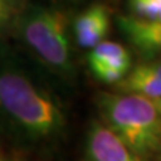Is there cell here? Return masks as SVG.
<instances>
[{"mask_svg":"<svg viewBox=\"0 0 161 161\" xmlns=\"http://www.w3.org/2000/svg\"><path fill=\"white\" fill-rule=\"evenodd\" d=\"M119 31L147 58L161 55V24L138 19L133 15L117 16Z\"/></svg>","mask_w":161,"mask_h":161,"instance_id":"52a82bcc","label":"cell"},{"mask_svg":"<svg viewBox=\"0 0 161 161\" xmlns=\"http://www.w3.org/2000/svg\"><path fill=\"white\" fill-rule=\"evenodd\" d=\"M86 154L89 161H145L98 121H94L87 132Z\"/></svg>","mask_w":161,"mask_h":161,"instance_id":"5b68a950","label":"cell"},{"mask_svg":"<svg viewBox=\"0 0 161 161\" xmlns=\"http://www.w3.org/2000/svg\"><path fill=\"white\" fill-rule=\"evenodd\" d=\"M129 6L133 16L153 22L161 11V0H129Z\"/></svg>","mask_w":161,"mask_h":161,"instance_id":"9c48e42d","label":"cell"},{"mask_svg":"<svg viewBox=\"0 0 161 161\" xmlns=\"http://www.w3.org/2000/svg\"><path fill=\"white\" fill-rule=\"evenodd\" d=\"M87 62L94 77L108 85H117L132 70L128 48L112 40H103L90 50Z\"/></svg>","mask_w":161,"mask_h":161,"instance_id":"277c9868","label":"cell"},{"mask_svg":"<svg viewBox=\"0 0 161 161\" xmlns=\"http://www.w3.org/2000/svg\"><path fill=\"white\" fill-rule=\"evenodd\" d=\"M110 28V11L105 4H93L77 15L73 22V32L78 46L95 47L103 42Z\"/></svg>","mask_w":161,"mask_h":161,"instance_id":"8992f818","label":"cell"},{"mask_svg":"<svg viewBox=\"0 0 161 161\" xmlns=\"http://www.w3.org/2000/svg\"><path fill=\"white\" fill-rule=\"evenodd\" d=\"M103 124L141 158L161 154V115L154 101L134 94L101 93Z\"/></svg>","mask_w":161,"mask_h":161,"instance_id":"7a4b0ae2","label":"cell"},{"mask_svg":"<svg viewBox=\"0 0 161 161\" xmlns=\"http://www.w3.org/2000/svg\"><path fill=\"white\" fill-rule=\"evenodd\" d=\"M0 161H23V160H19V158H11V157H3V156H0Z\"/></svg>","mask_w":161,"mask_h":161,"instance_id":"8fae6325","label":"cell"},{"mask_svg":"<svg viewBox=\"0 0 161 161\" xmlns=\"http://www.w3.org/2000/svg\"><path fill=\"white\" fill-rule=\"evenodd\" d=\"M0 108L35 141L57 140L67 125L57 99L12 67H0Z\"/></svg>","mask_w":161,"mask_h":161,"instance_id":"6da1fadb","label":"cell"},{"mask_svg":"<svg viewBox=\"0 0 161 161\" xmlns=\"http://www.w3.org/2000/svg\"><path fill=\"white\" fill-rule=\"evenodd\" d=\"M158 161H161V154H160V158H158Z\"/></svg>","mask_w":161,"mask_h":161,"instance_id":"4fadbf2b","label":"cell"},{"mask_svg":"<svg viewBox=\"0 0 161 161\" xmlns=\"http://www.w3.org/2000/svg\"><path fill=\"white\" fill-rule=\"evenodd\" d=\"M118 93L134 94L150 101L161 99V79L149 69L147 62L140 63L115 85Z\"/></svg>","mask_w":161,"mask_h":161,"instance_id":"ba28073f","label":"cell"},{"mask_svg":"<svg viewBox=\"0 0 161 161\" xmlns=\"http://www.w3.org/2000/svg\"><path fill=\"white\" fill-rule=\"evenodd\" d=\"M9 18L8 0H0V26Z\"/></svg>","mask_w":161,"mask_h":161,"instance_id":"30bf717a","label":"cell"},{"mask_svg":"<svg viewBox=\"0 0 161 161\" xmlns=\"http://www.w3.org/2000/svg\"><path fill=\"white\" fill-rule=\"evenodd\" d=\"M154 103H156V106H157V109H158V113H160V115H161V99L154 101Z\"/></svg>","mask_w":161,"mask_h":161,"instance_id":"7c38bea8","label":"cell"},{"mask_svg":"<svg viewBox=\"0 0 161 161\" xmlns=\"http://www.w3.org/2000/svg\"><path fill=\"white\" fill-rule=\"evenodd\" d=\"M69 20L62 11L34 6L19 20V30L30 47L55 71L69 77L73 74Z\"/></svg>","mask_w":161,"mask_h":161,"instance_id":"3957f363","label":"cell"}]
</instances>
